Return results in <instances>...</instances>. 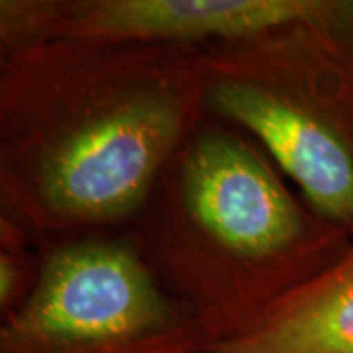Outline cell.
Returning a JSON list of instances; mask_svg holds the SVG:
<instances>
[{
  "mask_svg": "<svg viewBox=\"0 0 353 353\" xmlns=\"http://www.w3.org/2000/svg\"><path fill=\"white\" fill-rule=\"evenodd\" d=\"M202 50L51 39L0 53V218L38 248L128 232L208 118Z\"/></svg>",
  "mask_w": 353,
  "mask_h": 353,
  "instance_id": "obj_1",
  "label": "cell"
},
{
  "mask_svg": "<svg viewBox=\"0 0 353 353\" xmlns=\"http://www.w3.org/2000/svg\"><path fill=\"white\" fill-rule=\"evenodd\" d=\"M128 232L208 350L245 332L353 245L290 190L255 139L214 118L183 141Z\"/></svg>",
  "mask_w": 353,
  "mask_h": 353,
  "instance_id": "obj_2",
  "label": "cell"
},
{
  "mask_svg": "<svg viewBox=\"0 0 353 353\" xmlns=\"http://www.w3.org/2000/svg\"><path fill=\"white\" fill-rule=\"evenodd\" d=\"M208 118L255 139L320 216L353 238V38L294 26L202 50Z\"/></svg>",
  "mask_w": 353,
  "mask_h": 353,
  "instance_id": "obj_3",
  "label": "cell"
},
{
  "mask_svg": "<svg viewBox=\"0 0 353 353\" xmlns=\"http://www.w3.org/2000/svg\"><path fill=\"white\" fill-rule=\"evenodd\" d=\"M30 296L0 324V353H206L130 232L43 243Z\"/></svg>",
  "mask_w": 353,
  "mask_h": 353,
  "instance_id": "obj_4",
  "label": "cell"
},
{
  "mask_svg": "<svg viewBox=\"0 0 353 353\" xmlns=\"http://www.w3.org/2000/svg\"><path fill=\"white\" fill-rule=\"evenodd\" d=\"M294 26L353 38V0H0V53L51 39L210 48Z\"/></svg>",
  "mask_w": 353,
  "mask_h": 353,
  "instance_id": "obj_5",
  "label": "cell"
},
{
  "mask_svg": "<svg viewBox=\"0 0 353 353\" xmlns=\"http://www.w3.org/2000/svg\"><path fill=\"white\" fill-rule=\"evenodd\" d=\"M206 353H353V245L245 332Z\"/></svg>",
  "mask_w": 353,
  "mask_h": 353,
  "instance_id": "obj_6",
  "label": "cell"
},
{
  "mask_svg": "<svg viewBox=\"0 0 353 353\" xmlns=\"http://www.w3.org/2000/svg\"><path fill=\"white\" fill-rule=\"evenodd\" d=\"M41 253L32 238L10 220L0 218V318L12 314L34 289Z\"/></svg>",
  "mask_w": 353,
  "mask_h": 353,
  "instance_id": "obj_7",
  "label": "cell"
}]
</instances>
